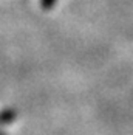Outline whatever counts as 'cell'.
I'll return each instance as SVG.
<instances>
[{
	"label": "cell",
	"mask_w": 133,
	"mask_h": 135,
	"mask_svg": "<svg viewBox=\"0 0 133 135\" xmlns=\"http://www.w3.org/2000/svg\"><path fill=\"white\" fill-rule=\"evenodd\" d=\"M54 3H56V0H42V6H43L45 9H50Z\"/></svg>",
	"instance_id": "cell-1"
}]
</instances>
